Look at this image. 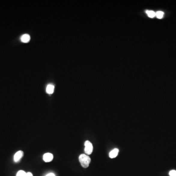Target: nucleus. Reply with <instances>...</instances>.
Listing matches in <instances>:
<instances>
[{
	"instance_id": "1",
	"label": "nucleus",
	"mask_w": 176,
	"mask_h": 176,
	"mask_svg": "<svg viewBox=\"0 0 176 176\" xmlns=\"http://www.w3.org/2000/svg\"><path fill=\"white\" fill-rule=\"evenodd\" d=\"M79 160L80 164L83 168H86L89 167L91 162V158L86 154H81L79 157Z\"/></svg>"
},
{
	"instance_id": "2",
	"label": "nucleus",
	"mask_w": 176,
	"mask_h": 176,
	"mask_svg": "<svg viewBox=\"0 0 176 176\" xmlns=\"http://www.w3.org/2000/svg\"><path fill=\"white\" fill-rule=\"evenodd\" d=\"M84 145H85L84 151H85L86 155H91L93 151V146L92 144L89 141H86Z\"/></svg>"
},
{
	"instance_id": "3",
	"label": "nucleus",
	"mask_w": 176,
	"mask_h": 176,
	"mask_svg": "<svg viewBox=\"0 0 176 176\" xmlns=\"http://www.w3.org/2000/svg\"><path fill=\"white\" fill-rule=\"evenodd\" d=\"M23 156H24V152L22 151H18L14 156V161L15 162H19Z\"/></svg>"
},
{
	"instance_id": "4",
	"label": "nucleus",
	"mask_w": 176,
	"mask_h": 176,
	"mask_svg": "<svg viewBox=\"0 0 176 176\" xmlns=\"http://www.w3.org/2000/svg\"><path fill=\"white\" fill-rule=\"evenodd\" d=\"M53 156L50 153H47L44 154L43 156V160L46 162H49L53 160Z\"/></svg>"
},
{
	"instance_id": "5",
	"label": "nucleus",
	"mask_w": 176,
	"mask_h": 176,
	"mask_svg": "<svg viewBox=\"0 0 176 176\" xmlns=\"http://www.w3.org/2000/svg\"><path fill=\"white\" fill-rule=\"evenodd\" d=\"M118 152H119V150H118V149L117 148L114 149V150L111 151L110 153H109L110 158H111V159H113V158H115L117 157V156L118 155Z\"/></svg>"
},
{
	"instance_id": "6",
	"label": "nucleus",
	"mask_w": 176,
	"mask_h": 176,
	"mask_svg": "<svg viewBox=\"0 0 176 176\" xmlns=\"http://www.w3.org/2000/svg\"><path fill=\"white\" fill-rule=\"evenodd\" d=\"M30 39V36L29 34H24L21 37V41L23 43H28L29 42Z\"/></svg>"
},
{
	"instance_id": "7",
	"label": "nucleus",
	"mask_w": 176,
	"mask_h": 176,
	"mask_svg": "<svg viewBox=\"0 0 176 176\" xmlns=\"http://www.w3.org/2000/svg\"><path fill=\"white\" fill-rule=\"evenodd\" d=\"M54 86L51 84H49L46 88V92L48 94L51 95L54 92Z\"/></svg>"
},
{
	"instance_id": "8",
	"label": "nucleus",
	"mask_w": 176,
	"mask_h": 176,
	"mask_svg": "<svg viewBox=\"0 0 176 176\" xmlns=\"http://www.w3.org/2000/svg\"><path fill=\"white\" fill-rule=\"evenodd\" d=\"M146 12L147 13V15L150 18H154L155 16H156V13L153 11H147Z\"/></svg>"
},
{
	"instance_id": "9",
	"label": "nucleus",
	"mask_w": 176,
	"mask_h": 176,
	"mask_svg": "<svg viewBox=\"0 0 176 176\" xmlns=\"http://www.w3.org/2000/svg\"><path fill=\"white\" fill-rule=\"evenodd\" d=\"M163 15H164V13L161 11H159L156 13V16L159 19L162 18Z\"/></svg>"
},
{
	"instance_id": "10",
	"label": "nucleus",
	"mask_w": 176,
	"mask_h": 176,
	"mask_svg": "<svg viewBox=\"0 0 176 176\" xmlns=\"http://www.w3.org/2000/svg\"><path fill=\"white\" fill-rule=\"evenodd\" d=\"M26 173L23 170H20L17 173L16 176H26Z\"/></svg>"
},
{
	"instance_id": "11",
	"label": "nucleus",
	"mask_w": 176,
	"mask_h": 176,
	"mask_svg": "<svg viewBox=\"0 0 176 176\" xmlns=\"http://www.w3.org/2000/svg\"><path fill=\"white\" fill-rule=\"evenodd\" d=\"M170 176H176V170H171L169 172Z\"/></svg>"
},
{
	"instance_id": "12",
	"label": "nucleus",
	"mask_w": 176,
	"mask_h": 176,
	"mask_svg": "<svg viewBox=\"0 0 176 176\" xmlns=\"http://www.w3.org/2000/svg\"><path fill=\"white\" fill-rule=\"evenodd\" d=\"M46 176H55V174L53 173H50L48 174Z\"/></svg>"
},
{
	"instance_id": "13",
	"label": "nucleus",
	"mask_w": 176,
	"mask_h": 176,
	"mask_svg": "<svg viewBox=\"0 0 176 176\" xmlns=\"http://www.w3.org/2000/svg\"><path fill=\"white\" fill-rule=\"evenodd\" d=\"M26 176H33V175L32 173L28 172V173H26Z\"/></svg>"
}]
</instances>
